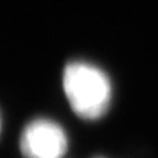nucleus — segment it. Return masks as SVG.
<instances>
[{
  "mask_svg": "<svg viewBox=\"0 0 158 158\" xmlns=\"http://www.w3.org/2000/svg\"><path fill=\"white\" fill-rule=\"evenodd\" d=\"M0 129H2V119H0Z\"/></svg>",
  "mask_w": 158,
  "mask_h": 158,
  "instance_id": "obj_3",
  "label": "nucleus"
},
{
  "mask_svg": "<svg viewBox=\"0 0 158 158\" xmlns=\"http://www.w3.org/2000/svg\"><path fill=\"white\" fill-rule=\"evenodd\" d=\"M64 90L72 110L85 119L100 118L111 100L108 77L87 63H71L65 67Z\"/></svg>",
  "mask_w": 158,
  "mask_h": 158,
  "instance_id": "obj_1",
  "label": "nucleus"
},
{
  "mask_svg": "<svg viewBox=\"0 0 158 158\" xmlns=\"http://www.w3.org/2000/svg\"><path fill=\"white\" fill-rule=\"evenodd\" d=\"M19 146L25 158H63L68 142L58 123L50 119H36L24 129Z\"/></svg>",
  "mask_w": 158,
  "mask_h": 158,
  "instance_id": "obj_2",
  "label": "nucleus"
}]
</instances>
